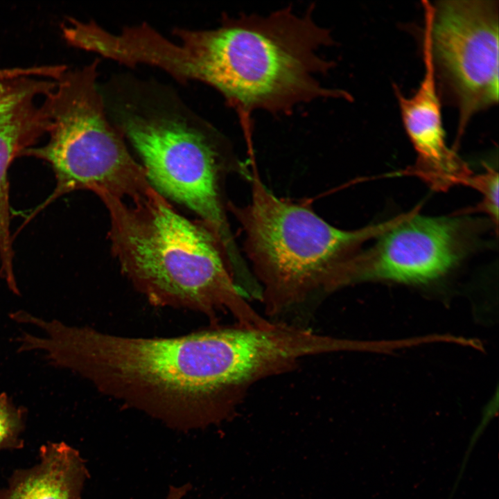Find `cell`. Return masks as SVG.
Instances as JSON below:
<instances>
[{"mask_svg": "<svg viewBox=\"0 0 499 499\" xmlns=\"http://www.w3.org/2000/svg\"><path fill=\"white\" fill-rule=\"evenodd\" d=\"M69 362L102 394L182 430L234 416L253 373L250 349L234 327L141 338L83 326Z\"/></svg>", "mask_w": 499, "mask_h": 499, "instance_id": "cell-1", "label": "cell"}, {"mask_svg": "<svg viewBox=\"0 0 499 499\" xmlns=\"http://www.w3.org/2000/svg\"><path fill=\"white\" fill-rule=\"evenodd\" d=\"M174 34L177 42L154 37L149 64L213 87L244 122L254 111L288 114L315 100H351L349 93L320 81L333 67L322 54L333 39L310 8L303 14L288 6L267 15L243 14L226 17L216 28H178Z\"/></svg>", "mask_w": 499, "mask_h": 499, "instance_id": "cell-2", "label": "cell"}, {"mask_svg": "<svg viewBox=\"0 0 499 499\" xmlns=\"http://www.w3.org/2000/svg\"><path fill=\"white\" fill-rule=\"evenodd\" d=\"M96 195L109 213L112 253L150 303L211 318L227 311L245 327L271 324L246 301L219 238L202 220L180 214L152 186L132 205L106 191Z\"/></svg>", "mask_w": 499, "mask_h": 499, "instance_id": "cell-3", "label": "cell"}, {"mask_svg": "<svg viewBox=\"0 0 499 499\" xmlns=\"http://www.w3.org/2000/svg\"><path fill=\"white\" fill-rule=\"evenodd\" d=\"M251 167L249 204L228 207L245 231V251L270 315L302 304L315 294L329 293L337 266L392 224L338 229L309 207L277 197L262 182L255 161Z\"/></svg>", "mask_w": 499, "mask_h": 499, "instance_id": "cell-4", "label": "cell"}, {"mask_svg": "<svg viewBox=\"0 0 499 499\" xmlns=\"http://www.w3.org/2000/svg\"><path fill=\"white\" fill-rule=\"evenodd\" d=\"M98 60L67 67L44 96L49 121L48 142L25 150L47 162L56 185L53 193L29 215L37 213L63 195L76 190L106 191L134 200L152 187L143 166L132 157L120 133L109 122L96 84Z\"/></svg>", "mask_w": 499, "mask_h": 499, "instance_id": "cell-5", "label": "cell"}, {"mask_svg": "<svg viewBox=\"0 0 499 499\" xmlns=\"http://www.w3.org/2000/svg\"><path fill=\"white\" fill-rule=\"evenodd\" d=\"M140 155L150 185L186 206L219 238L231 269H243V258L226 217L220 189L225 168L250 178V170L217 134H204L183 121L128 114L121 123Z\"/></svg>", "mask_w": 499, "mask_h": 499, "instance_id": "cell-6", "label": "cell"}, {"mask_svg": "<svg viewBox=\"0 0 499 499\" xmlns=\"http://www.w3.org/2000/svg\"><path fill=\"white\" fill-rule=\"evenodd\" d=\"M436 79L459 112L458 134L498 100V1H422Z\"/></svg>", "mask_w": 499, "mask_h": 499, "instance_id": "cell-7", "label": "cell"}, {"mask_svg": "<svg viewBox=\"0 0 499 499\" xmlns=\"http://www.w3.org/2000/svg\"><path fill=\"white\" fill-rule=\"evenodd\" d=\"M462 222L455 218L411 214L396 218L376 244L340 263L333 274L338 289L367 279L405 283L433 281L447 272L466 247Z\"/></svg>", "mask_w": 499, "mask_h": 499, "instance_id": "cell-8", "label": "cell"}, {"mask_svg": "<svg viewBox=\"0 0 499 499\" xmlns=\"http://www.w3.org/2000/svg\"><path fill=\"white\" fill-rule=\"evenodd\" d=\"M55 80L21 76L0 79V275L14 277L8 172L12 161L47 134L49 121L42 103Z\"/></svg>", "mask_w": 499, "mask_h": 499, "instance_id": "cell-9", "label": "cell"}, {"mask_svg": "<svg viewBox=\"0 0 499 499\" xmlns=\"http://www.w3.org/2000/svg\"><path fill=\"white\" fill-rule=\"evenodd\" d=\"M425 73L417 92L407 98L395 87L405 130L418 159L414 172L432 188L448 189L457 183L467 184L471 173L445 141L441 104L432 60L429 26L423 32Z\"/></svg>", "mask_w": 499, "mask_h": 499, "instance_id": "cell-10", "label": "cell"}, {"mask_svg": "<svg viewBox=\"0 0 499 499\" xmlns=\"http://www.w3.org/2000/svg\"><path fill=\"white\" fill-rule=\"evenodd\" d=\"M89 472L78 450L64 441L41 446L37 462L12 472L0 499H81Z\"/></svg>", "mask_w": 499, "mask_h": 499, "instance_id": "cell-11", "label": "cell"}, {"mask_svg": "<svg viewBox=\"0 0 499 499\" xmlns=\"http://www.w3.org/2000/svg\"><path fill=\"white\" fill-rule=\"evenodd\" d=\"M26 418L24 406H17L6 393L0 394V450L24 448Z\"/></svg>", "mask_w": 499, "mask_h": 499, "instance_id": "cell-12", "label": "cell"}, {"mask_svg": "<svg viewBox=\"0 0 499 499\" xmlns=\"http://www.w3.org/2000/svg\"><path fill=\"white\" fill-rule=\"evenodd\" d=\"M469 185L477 189L482 195V209L497 223L498 218V174L489 169L484 174L471 177Z\"/></svg>", "mask_w": 499, "mask_h": 499, "instance_id": "cell-13", "label": "cell"}, {"mask_svg": "<svg viewBox=\"0 0 499 499\" xmlns=\"http://www.w3.org/2000/svg\"><path fill=\"white\" fill-rule=\"evenodd\" d=\"M190 489L189 484H185L180 487L171 486L169 488L166 499H182Z\"/></svg>", "mask_w": 499, "mask_h": 499, "instance_id": "cell-14", "label": "cell"}, {"mask_svg": "<svg viewBox=\"0 0 499 499\" xmlns=\"http://www.w3.org/2000/svg\"><path fill=\"white\" fill-rule=\"evenodd\" d=\"M2 76H3V71H2V70L0 69V78H1Z\"/></svg>", "mask_w": 499, "mask_h": 499, "instance_id": "cell-15", "label": "cell"}]
</instances>
